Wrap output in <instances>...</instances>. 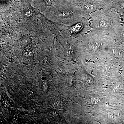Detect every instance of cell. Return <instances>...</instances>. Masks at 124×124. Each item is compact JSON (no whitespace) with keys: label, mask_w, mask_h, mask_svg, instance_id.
Masks as SVG:
<instances>
[{"label":"cell","mask_w":124,"mask_h":124,"mask_svg":"<svg viewBox=\"0 0 124 124\" xmlns=\"http://www.w3.org/2000/svg\"><path fill=\"white\" fill-rule=\"evenodd\" d=\"M89 19L92 31L108 36L114 34L123 24L120 16L111 7L92 13Z\"/></svg>","instance_id":"1"},{"label":"cell","mask_w":124,"mask_h":124,"mask_svg":"<svg viewBox=\"0 0 124 124\" xmlns=\"http://www.w3.org/2000/svg\"><path fill=\"white\" fill-rule=\"evenodd\" d=\"M43 15L49 20L63 25H70L90 16L74 4L53 7Z\"/></svg>","instance_id":"2"},{"label":"cell","mask_w":124,"mask_h":124,"mask_svg":"<svg viewBox=\"0 0 124 124\" xmlns=\"http://www.w3.org/2000/svg\"><path fill=\"white\" fill-rule=\"evenodd\" d=\"M79 46L87 55H97L113 45L114 42L110 36L95 31H90L78 40Z\"/></svg>","instance_id":"3"},{"label":"cell","mask_w":124,"mask_h":124,"mask_svg":"<svg viewBox=\"0 0 124 124\" xmlns=\"http://www.w3.org/2000/svg\"><path fill=\"white\" fill-rule=\"evenodd\" d=\"M90 17L82 18L73 24L63 25L60 34L73 38L77 41L85 34L92 31L90 25Z\"/></svg>","instance_id":"4"},{"label":"cell","mask_w":124,"mask_h":124,"mask_svg":"<svg viewBox=\"0 0 124 124\" xmlns=\"http://www.w3.org/2000/svg\"><path fill=\"white\" fill-rule=\"evenodd\" d=\"M74 4L82 9L89 15L99 10L111 7L110 5L97 0H79L76 1Z\"/></svg>","instance_id":"5"},{"label":"cell","mask_w":124,"mask_h":124,"mask_svg":"<svg viewBox=\"0 0 124 124\" xmlns=\"http://www.w3.org/2000/svg\"><path fill=\"white\" fill-rule=\"evenodd\" d=\"M110 37L115 44L119 45H124V24H122L116 32Z\"/></svg>","instance_id":"6"},{"label":"cell","mask_w":124,"mask_h":124,"mask_svg":"<svg viewBox=\"0 0 124 124\" xmlns=\"http://www.w3.org/2000/svg\"><path fill=\"white\" fill-rule=\"evenodd\" d=\"M111 7L120 15L124 24V0H115Z\"/></svg>","instance_id":"7"},{"label":"cell","mask_w":124,"mask_h":124,"mask_svg":"<svg viewBox=\"0 0 124 124\" xmlns=\"http://www.w3.org/2000/svg\"><path fill=\"white\" fill-rule=\"evenodd\" d=\"M100 100L99 98L97 97H93L91 99V102L93 104H97Z\"/></svg>","instance_id":"8"}]
</instances>
